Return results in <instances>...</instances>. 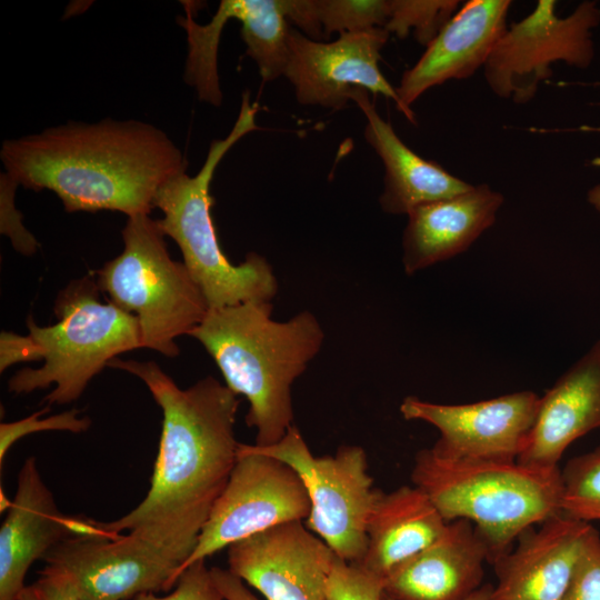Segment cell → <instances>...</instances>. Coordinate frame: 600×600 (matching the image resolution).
I'll return each instance as SVG.
<instances>
[{
    "label": "cell",
    "mask_w": 600,
    "mask_h": 600,
    "mask_svg": "<svg viewBox=\"0 0 600 600\" xmlns=\"http://www.w3.org/2000/svg\"><path fill=\"white\" fill-rule=\"evenodd\" d=\"M108 367L140 379L163 419L144 499L117 520L94 521L96 527L103 534L128 531L167 552L182 569L237 460L239 396L212 376L181 389L153 361L116 358Z\"/></svg>",
    "instance_id": "cell-1"
},
{
    "label": "cell",
    "mask_w": 600,
    "mask_h": 600,
    "mask_svg": "<svg viewBox=\"0 0 600 600\" xmlns=\"http://www.w3.org/2000/svg\"><path fill=\"white\" fill-rule=\"evenodd\" d=\"M0 159L19 186L58 196L67 212L150 214L158 189L188 162L161 129L140 120L69 121L7 139Z\"/></svg>",
    "instance_id": "cell-2"
},
{
    "label": "cell",
    "mask_w": 600,
    "mask_h": 600,
    "mask_svg": "<svg viewBox=\"0 0 600 600\" xmlns=\"http://www.w3.org/2000/svg\"><path fill=\"white\" fill-rule=\"evenodd\" d=\"M272 310L268 301L211 309L189 334L214 360L226 386L248 399L246 422L256 428L259 447L277 443L293 426L292 384L324 339L312 312L276 321Z\"/></svg>",
    "instance_id": "cell-3"
},
{
    "label": "cell",
    "mask_w": 600,
    "mask_h": 600,
    "mask_svg": "<svg viewBox=\"0 0 600 600\" xmlns=\"http://www.w3.org/2000/svg\"><path fill=\"white\" fill-rule=\"evenodd\" d=\"M411 480L447 522L464 519L473 524L490 563L510 551L524 530L560 513L559 467L456 460L428 448L416 454Z\"/></svg>",
    "instance_id": "cell-4"
},
{
    "label": "cell",
    "mask_w": 600,
    "mask_h": 600,
    "mask_svg": "<svg viewBox=\"0 0 600 600\" xmlns=\"http://www.w3.org/2000/svg\"><path fill=\"white\" fill-rule=\"evenodd\" d=\"M257 106L242 93L238 118L224 139L213 140L199 172L178 173L157 191L153 208L162 218L157 222L179 247L183 263L202 291L209 310L249 301L272 302L278 280L268 260L250 252L244 261L233 264L222 251L211 216L213 198L210 186L223 156L247 133L260 129L256 123Z\"/></svg>",
    "instance_id": "cell-5"
},
{
    "label": "cell",
    "mask_w": 600,
    "mask_h": 600,
    "mask_svg": "<svg viewBox=\"0 0 600 600\" xmlns=\"http://www.w3.org/2000/svg\"><path fill=\"white\" fill-rule=\"evenodd\" d=\"M99 291L96 278L86 276L59 292L54 324L38 326L29 316L27 327L42 350V366L13 374L9 391L30 393L53 386L44 401L67 404L119 354L142 348L136 317L111 301L100 302Z\"/></svg>",
    "instance_id": "cell-6"
},
{
    "label": "cell",
    "mask_w": 600,
    "mask_h": 600,
    "mask_svg": "<svg viewBox=\"0 0 600 600\" xmlns=\"http://www.w3.org/2000/svg\"><path fill=\"white\" fill-rule=\"evenodd\" d=\"M121 234L122 252L96 272L99 290L136 317L142 348L176 357V339L203 321L207 300L184 263L170 257L157 220L129 217Z\"/></svg>",
    "instance_id": "cell-7"
},
{
    "label": "cell",
    "mask_w": 600,
    "mask_h": 600,
    "mask_svg": "<svg viewBox=\"0 0 600 600\" xmlns=\"http://www.w3.org/2000/svg\"><path fill=\"white\" fill-rule=\"evenodd\" d=\"M252 447L297 471L311 503L307 528L340 559L359 563L367 549V522L381 491L367 472L363 448L344 444L334 456L314 457L296 426L272 446Z\"/></svg>",
    "instance_id": "cell-8"
},
{
    "label": "cell",
    "mask_w": 600,
    "mask_h": 600,
    "mask_svg": "<svg viewBox=\"0 0 600 600\" xmlns=\"http://www.w3.org/2000/svg\"><path fill=\"white\" fill-rule=\"evenodd\" d=\"M554 0H539L522 20L512 23L496 43L483 76L499 98L524 104L562 61L587 69L594 58L592 29L600 23L597 1L584 0L567 17H558Z\"/></svg>",
    "instance_id": "cell-9"
},
{
    "label": "cell",
    "mask_w": 600,
    "mask_h": 600,
    "mask_svg": "<svg viewBox=\"0 0 600 600\" xmlns=\"http://www.w3.org/2000/svg\"><path fill=\"white\" fill-rule=\"evenodd\" d=\"M311 503L297 471L286 462L239 443L229 481L216 501L197 546L181 573L192 563L278 524L306 520Z\"/></svg>",
    "instance_id": "cell-10"
},
{
    "label": "cell",
    "mask_w": 600,
    "mask_h": 600,
    "mask_svg": "<svg viewBox=\"0 0 600 600\" xmlns=\"http://www.w3.org/2000/svg\"><path fill=\"white\" fill-rule=\"evenodd\" d=\"M42 570L67 577L81 600H128L176 586L181 563L131 533L73 536L43 558Z\"/></svg>",
    "instance_id": "cell-11"
},
{
    "label": "cell",
    "mask_w": 600,
    "mask_h": 600,
    "mask_svg": "<svg viewBox=\"0 0 600 600\" xmlns=\"http://www.w3.org/2000/svg\"><path fill=\"white\" fill-rule=\"evenodd\" d=\"M540 397L530 390L464 404L406 397L400 412L440 433L431 449L456 460L517 461L533 426Z\"/></svg>",
    "instance_id": "cell-12"
},
{
    "label": "cell",
    "mask_w": 600,
    "mask_h": 600,
    "mask_svg": "<svg viewBox=\"0 0 600 600\" xmlns=\"http://www.w3.org/2000/svg\"><path fill=\"white\" fill-rule=\"evenodd\" d=\"M390 33L384 28L344 32L332 42L308 38L290 28L284 77L301 104L344 108L357 88L380 93L398 106L396 89L379 68Z\"/></svg>",
    "instance_id": "cell-13"
},
{
    "label": "cell",
    "mask_w": 600,
    "mask_h": 600,
    "mask_svg": "<svg viewBox=\"0 0 600 600\" xmlns=\"http://www.w3.org/2000/svg\"><path fill=\"white\" fill-rule=\"evenodd\" d=\"M337 557L297 520L231 544L228 570L266 600H328V579Z\"/></svg>",
    "instance_id": "cell-14"
},
{
    "label": "cell",
    "mask_w": 600,
    "mask_h": 600,
    "mask_svg": "<svg viewBox=\"0 0 600 600\" xmlns=\"http://www.w3.org/2000/svg\"><path fill=\"white\" fill-rule=\"evenodd\" d=\"M91 533V519L62 513L34 457L26 459L14 499L0 528V600H18L31 564L73 536Z\"/></svg>",
    "instance_id": "cell-15"
},
{
    "label": "cell",
    "mask_w": 600,
    "mask_h": 600,
    "mask_svg": "<svg viewBox=\"0 0 600 600\" xmlns=\"http://www.w3.org/2000/svg\"><path fill=\"white\" fill-rule=\"evenodd\" d=\"M510 0H470L427 46L396 88L397 108L412 122L410 106L429 89L473 76L507 30Z\"/></svg>",
    "instance_id": "cell-16"
},
{
    "label": "cell",
    "mask_w": 600,
    "mask_h": 600,
    "mask_svg": "<svg viewBox=\"0 0 600 600\" xmlns=\"http://www.w3.org/2000/svg\"><path fill=\"white\" fill-rule=\"evenodd\" d=\"M592 524L557 513L530 527L492 564L487 600H563Z\"/></svg>",
    "instance_id": "cell-17"
},
{
    "label": "cell",
    "mask_w": 600,
    "mask_h": 600,
    "mask_svg": "<svg viewBox=\"0 0 600 600\" xmlns=\"http://www.w3.org/2000/svg\"><path fill=\"white\" fill-rule=\"evenodd\" d=\"M600 428V341H597L540 397L533 426L517 461L558 468L566 449Z\"/></svg>",
    "instance_id": "cell-18"
},
{
    "label": "cell",
    "mask_w": 600,
    "mask_h": 600,
    "mask_svg": "<svg viewBox=\"0 0 600 600\" xmlns=\"http://www.w3.org/2000/svg\"><path fill=\"white\" fill-rule=\"evenodd\" d=\"M488 549L464 519L448 522L440 537L383 580L393 600H466L482 587Z\"/></svg>",
    "instance_id": "cell-19"
},
{
    "label": "cell",
    "mask_w": 600,
    "mask_h": 600,
    "mask_svg": "<svg viewBox=\"0 0 600 600\" xmlns=\"http://www.w3.org/2000/svg\"><path fill=\"white\" fill-rule=\"evenodd\" d=\"M503 202L501 192L481 183L413 209L402 236L404 272L413 274L468 250L494 223Z\"/></svg>",
    "instance_id": "cell-20"
},
{
    "label": "cell",
    "mask_w": 600,
    "mask_h": 600,
    "mask_svg": "<svg viewBox=\"0 0 600 600\" xmlns=\"http://www.w3.org/2000/svg\"><path fill=\"white\" fill-rule=\"evenodd\" d=\"M351 100L363 111L364 138L384 166L383 191L379 198L384 212L408 214L418 207L461 194L473 187L406 146L391 123L377 112L366 89L357 88Z\"/></svg>",
    "instance_id": "cell-21"
},
{
    "label": "cell",
    "mask_w": 600,
    "mask_h": 600,
    "mask_svg": "<svg viewBox=\"0 0 600 600\" xmlns=\"http://www.w3.org/2000/svg\"><path fill=\"white\" fill-rule=\"evenodd\" d=\"M448 522L416 486L380 491L367 522V549L358 564L384 580L397 567L436 541Z\"/></svg>",
    "instance_id": "cell-22"
},
{
    "label": "cell",
    "mask_w": 600,
    "mask_h": 600,
    "mask_svg": "<svg viewBox=\"0 0 600 600\" xmlns=\"http://www.w3.org/2000/svg\"><path fill=\"white\" fill-rule=\"evenodd\" d=\"M231 19L241 22L246 54L257 64L262 81L284 76L289 61L290 27L283 0H224Z\"/></svg>",
    "instance_id": "cell-23"
},
{
    "label": "cell",
    "mask_w": 600,
    "mask_h": 600,
    "mask_svg": "<svg viewBox=\"0 0 600 600\" xmlns=\"http://www.w3.org/2000/svg\"><path fill=\"white\" fill-rule=\"evenodd\" d=\"M186 18L179 19L188 38V58L184 81L193 87L201 101L219 107L222 93L219 84L217 54L220 34L231 14L222 0L207 24H198L186 6Z\"/></svg>",
    "instance_id": "cell-24"
},
{
    "label": "cell",
    "mask_w": 600,
    "mask_h": 600,
    "mask_svg": "<svg viewBox=\"0 0 600 600\" xmlns=\"http://www.w3.org/2000/svg\"><path fill=\"white\" fill-rule=\"evenodd\" d=\"M560 512L574 520H600V444L561 469Z\"/></svg>",
    "instance_id": "cell-25"
},
{
    "label": "cell",
    "mask_w": 600,
    "mask_h": 600,
    "mask_svg": "<svg viewBox=\"0 0 600 600\" xmlns=\"http://www.w3.org/2000/svg\"><path fill=\"white\" fill-rule=\"evenodd\" d=\"M459 0H390L384 29L398 38L413 31L416 40L428 46L454 16Z\"/></svg>",
    "instance_id": "cell-26"
},
{
    "label": "cell",
    "mask_w": 600,
    "mask_h": 600,
    "mask_svg": "<svg viewBox=\"0 0 600 600\" xmlns=\"http://www.w3.org/2000/svg\"><path fill=\"white\" fill-rule=\"evenodd\" d=\"M323 34L384 28L390 0H314Z\"/></svg>",
    "instance_id": "cell-27"
},
{
    "label": "cell",
    "mask_w": 600,
    "mask_h": 600,
    "mask_svg": "<svg viewBox=\"0 0 600 600\" xmlns=\"http://www.w3.org/2000/svg\"><path fill=\"white\" fill-rule=\"evenodd\" d=\"M50 411V406L17 421L2 422L0 424V464L9 449L21 438L40 431H69L81 433L89 429L91 420L88 417H80V411L71 409L59 414L47 418H39Z\"/></svg>",
    "instance_id": "cell-28"
},
{
    "label": "cell",
    "mask_w": 600,
    "mask_h": 600,
    "mask_svg": "<svg viewBox=\"0 0 600 600\" xmlns=\"http://www.w3.org/2000/svg\"><path fill=\"white\" fill-rule=\"evenodd\" d=\"M327 594L328 600H382L383 580L337 557L328 579Z\"/></svg>",
    "instance_id": "cell-29"
},
{
    "label": "cell",
    "mask_w": 600,
    "mask_h": 600,
    "mask_svg": "<svg viewBox=\"0 0 600 600\" xmlns=\"http://www.w3.org/2000/svg\"><path fill=\"white\" fill-rule=\"evenodd\" d=\"M563 600H600V533L590 530Z\"/></svg>",
    "instance_id": "cell-30"
},
{
    "label": "cell",
    "mask_w": 600,
    "mask_h": 600,
    "mask_svg": "<svg viewBox=\"0 0 600 600\" xmlns=\"http://www.w3.org/2000/svg\"><path fill=\"white\" fill-rule=\"evenodd\" d=\"M19 184L7 173L0 174V231L8 237L12 247L23 256L36 253L39 243L29 232L23 222L22 214L16 208L14 194Z\"/></svg>",
    "instance_id": "cell-31"
},
{
    "label": "cell",
    "mask_w": 600,
    "mask_h": 600,
    "mask_svg": "<svg viewBox=\"0 0 600 600\" xmlns=\"http://www.w3.org/2000/svg\"><path fill=\"white\" fill-rule=\"evenodd\" d=\"M134 600H224L216 584L211 569L206 560L189 566L179 577L176 589L168 596L158 597L154 592H143Z\"/></svg>",
    "instance_id": "cell-32"
},
{
    "label": "cell",
    "mask_w": 600,
    "mask_h": 600,
    "mask_svg": "<svg viewBox=\"0 0 600 600\" xmlns=\"http://www.w3.org/2000/svg\"><path fill=\"white\" fill-rule=\"evenodd\" d=\"M33 583L26 586L18 600H81L63 574L41 570Z\"/></svg>",
    "instance_id": "cell-33"
},
{
    "label": "cell",
    "mask_w": 600,
    "mask_h": 600,
    "mask_svg": "<svg viewBox=\"0 0 600 600\" xmlns=\"http://www.w3.org/2000/svg\"><path fill=\"white\" fill-rule=\"evenodd\" d=\"M40 346L28 333L22 336L11 331L0 333V372L20 362L42 361Z\"/></svg>",
    "instance_id": "cell-34"
},
{
    "label": "cell",
    "mask_w": 600,
    "mask_h": 600,
    "mask_svg": "<svg viewBox=\"0 0 600 600\" xmlns=\"http://www.w3.org/2000/svg\"><path fill=\"white\" fill-rule=\"evenodd\" d=\"M283 8L288 21L297 24L300 32L308 38L319 41L323 30L317 16L314 0H283Z\"/></svg>",
    "instance_id": "cell-35"
},
{
    "label": "cell",
    "mask_w": 600,
    "mask_h": 600,
    "mask_svg": "<svg viewBox=\"0 0 600 600\" xmlns=\"http://www.w3.org/2000/svg\"><path fill=\"white\" fill-rule=\"evenodd\" d=\"M211 572L224 600H259L243 581L228 569L213 567Z\"/></svg>",
    "instance_id": "cell-36"
},
{
    "label": "cell",
    "mask_w": 600,
    "mask_h": 600,
    "mask_svg": "<svg viewBox=\"0 0 600 600\" xmlns=\"http://www.w3.org/2000/svg\"><path fill=\"white\" fill-rule=\"evenodd\" d=\"M593 162L596 166H600V158L594 159ZM587 201L598 213H600V183L593 186L587 192Z\"/></svg>",
    "instance_id": "cell-37"
},
{
    "label": "cell",
    "mask_w": 600,
    "mask_h": 600,
    "mask_svg": "<svg viewBox=\"0 0 600 600\" xmlns=\"http://www.w3.org/2000/svg\"><path fill=\"white\" fill-rule=\"evenodd\" d=\"M492 588L493 586L488 583V584H482V587L480 589H478L474 593H472L468 599L466 600H487L492 591ZM382 600H393L389 597H387L384 593L382 596Z\"/></svg>",
    "instance_id": "cell-38"
}]
</instances>
